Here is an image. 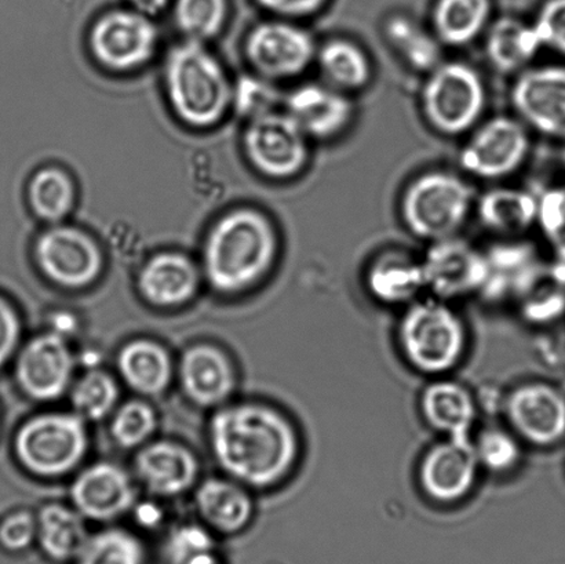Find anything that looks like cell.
Segmentation results:
<instances>
[{
  "instance_id": "cell-1",
  "label": "cell",
  "mask_w": 565,
  "mask_h": 564,
  "mask_svg": "<svg viewBox=\"0 0 565 564\" xmlns=\"http://www.w3.org/2000/svg\"><path fill=\"white\" fill-rule=\"evenodd\" d=\"M209 440L220 468L245 488H274L288 478L301 455L296 425L263 403L221 406L210 422Z\"/></svg>"
},
{
  "instance_id": "cell-2",
  "label": "cell",
  "mask_w": 565,
  "mask_h": 564,
  "mask_svg": "<svg viewBox=\"0 0 565 564\" xmlns=\"http://www.w3.org/2000/svg\"><path fill=\"white\" fill-rule=\"evenodd\" d=\"M279 246L278 231L262 210H230L214 221L204 237L202 273L221 295H241L273 270Z\"/></svg>"
},
{
  "instance_id": "cell-3",
  "label": "cell",
  "mask_w": 565,
  "mask_h": 564,
  "mask_svg": "<svg viewBox=\"0 0 565 564\" xmlns=\"http://www.w3.org/2000/svg\"><path fill=\"white\" fill-rule=\"evenodd\" d=\"M163 85L171 110L192 129L218 125L232 108V82L204 43L185 41L170 50Z\"/></svg>"
},
{
  "instance_id": "cell-4",
  "label": "cell",
  "mask_w": 565,
  "mask_h": 564,
  "mask_svg": "<svg viewBox=\"0 0 565 564\" xmlns=\"http://www.w3.org/2000/svg\"><path fill=\"white\" fill-rule=\"evenodd\" d=\"M397 341L409 366L439 379L462 362L468 330L461 315L448 301L435 296L418 298L402 315Z\"/></svg>"
},
{
  "instance_id": "cell-5",
  "label": "cell",
  "mask_w": 565,
  "mask_h": 564,
  "mask_svg": "<svg viewBox=\"0 0 565 564\" xmlns=\"http://www.w3.org/2000/svg\"><path fill=\"white\" fill-rule=\"evenodd\" d=\"M472 187L450 171H428L403 192L401 215L409 234L429 243L457 236L475 207Z\"/></svg>"
},
{
  "instance_id": "cell-6",
  "label": "cell",
  "mask_w": 565,
  "mask_h": 564,
  "mask_svg": "<svg viewBox=\"0 0 565 564\" xmlns=\"http://www.w3.org/2000/svg\"><path fill=\"white\" fill-rule=\"evenodd\" d=\"M487 105L483 77L462 61H443L430 71L420 107L431 129L446 137L468 135L480 125Z\"/></svg>"
},
{
  "instance_id": "cell-7",
  "label": "cell",
  "mask_w": 565,
  "mask_h": 564,
  "mask_svg": "<svg viewBox=\"0 0 565 564\" xmlns=\"http://www.w3.org/2000/svg\"><path fill=\"white\" fill-rule=\"evenodd\" d=\"M88 449L86 422L76 413L52 412L26 419L17 430V460L39 478H60L74 471Z\"/></svg>"
},
{
  "instance_id": "cell-8",
  "label": "cell",
  "mask_w": 565,
  "mask_h": 564,
  "mask_svg": "<svg viewBox=\"0 0 565 564\" xmlns=\"http://www.w3.org/2000/svg\"><path fill=\"white\" fill-rule=\"evenodd\" d=\"M158 44L159 31L153 19L131 8L105 11L88 33L93 58L104 70L119 74L147 65Z\"/></svg>"
},
{
  "instance_id": "cell-9",
  "label": "cell",
  "mask_w": 565,
  "mask_h": 564,
  "mask_svg": "<svg viewBox=\"0 0 565 564\" xmlns=\"http://www.w3.org/2000/svg\"><path fill=\"white\" fill-rule=\"evenodd\" d=\"M243 149L258 174L276 181L301 174L309 160V138L285 110L247 120Z\"/></svg>"
},
{
  "instance_id": "cell-10",
  "label": "cell",
  "mask_w": 565,
  "mask_h": 564,
  "mask_svg": "<svg viewBox=\"0 0 565 564\" xmlns=\"http://www.w3.org/2000/svg\"><path fill=\"white\" fill-rule=\"evenodd\" d=\"M316 46L310 32L291 20L259 22L247 33L245 54L254 74L269 82L296 79L315 64Z\"/></svg>"
},
{
  "instance_id": "cell-11",
  "label": "cell",
  "mask_w": 565,
  "mask_h": 564,
  "mask_svg": "<svg viewBox=\"0 0 565 564\" xmlns=\"http://www.w3.org/2000/svg\"><path fill=\"white\" fill-rule=\"evenodd\" d=\"M35 262L44 278L68 290L92 286L104 268L98 243L86 231L63 223L50 225L38 237Z\"/></svg>"
},
{
  "instance_id": "cell-12",
  "label": "cell",
  "mask_w": 565,
  "mask_h": 564,
  "mask_svg": "<svg viewBox=\"0 0 565 564\" xmlns=\"http://www.w3.org/2000/svg\"><path fill=\"white\" fill-rule=\"evenodd\" d=\"M530 151L527 126L519 118L495 116L475 127L459 153V163L476 179L502 180L523 168Z\"/></svg>"
},
{
  "instance_id": "cell-13",
  "label": "cell",
  "mask_w": 565,
  "mask_h": 564,
  "mask_svg": "<svg viewBox=\"0 0 565 564\" xmlns=\"http://www.w3.org/2000/svg\"><path fill=\"white\" fill-rule=\"evenodd\" d=\"M511 102L529 130L565 143V65L531 66L520 72Z\"/></svg>"
},
{
  "instance_id": "cell-14",
  "label": "cell",
  "mask_w": 565,
  "mask_h": 564,
  "mask_svg": "<svg viewBox=\"0 0 565 564\" xmlns=\"http://www.w3.org/2000/svg\"><path fill=\"white\" fill-rule=\"evenodd\" d=\"M75 358L68 342L57 331L39 334L21 348L14 374L28 397L53 402L71 390Z\"/></svg>"
},
{
  "instance_id": "cell-15",
  "label": "cell",
  "mask_w": 565,
  "mask_h": 564,
  "mask_svg": "<svg viewBox=\"0 0 565 564\" xmlns=\"http://www.w3.org/2000/svg\"><path fill=\"white\" fill-rule=\"evenodd\" d=\"M509 428L535 447H555L565 439V395L557 386L534 381L516 386L505 400Z\"/></svg>"
},
{
  "instance_id": "cell-16",
  "label": "cell",
  "mask_w": 565,
  "mask_h": 564,
  "mask_svg": "<svg viewBox=\"0 0 565 564\" xmlns=\"http://www.w3.org/2000/svg\"><path fill=\"white\" fill-rule=\"evenodd\" d=\"M420 262L426 289L446 301L483 290L489 278L487 254L458 236L430 243Z\"/></svg>"
},
{
  "instance_id": "cell-17",
  "label": "cell",
  "mask_w": 565,
  "mask_h": 564,
  "mask_svg": "<svg viewBox=\"0 0 565 564\" xmlns=\"http://www.w3.org/2000/svg\"><path fill=\"white\" fill-rule=\"evenodd\" d=\"M480 471L472 439L445 438L420 458L419 488L437 504H456L472 493Z\"/></svg>"
},
{
  "instance_id": "cell-18",
  "label": "cell",
  "mask_w": 565,
  "mask_h": 564,
  "mask_svg": "<svg viewBox=\"0 0 565 564\" xmlns=\"http://www.w3.org/2000/svg\"><path fill=\"white\" fill-rule=\"evenodd\" d=\"M71 501L86 521L113 522L135 506L136 488L126 469L96 462L83 469L71 486Z\"/></svg>"
},
{
  "instance_id": "cell-19",
  "label": "cell",
  "mask_w": 565,
  "mask_h": 564,
  "mask_svg": "<svg viewBox=\"0 0 565 564\" xmlns=\"http://www.w3.org/2000/svg\"><path fill=\"white\" fill-rule=\"evenodd\" d=\"M282 105L309 140L326 141L342 135L354 114L351 97L321 81L297 86Z\"/></svg>"
},
{
  "instance_id": "cell-20",
  "label": "cell",
  "mask_w": 565,
  "mask_h": 564,
  "mask_svg": "<svg viewBox=\"0 0 565 564\" xmlns=\"http://www.w3.org/2000/svg\"><path fill=\"white\" fill-rule=\"evenodd\" d=\"M179 381L188 400L201 407L226 405L236 386L234 364L223 350L207 342L182 353Z\"/></svg>"
},
{
  "instance_id": "cell-21",
  "label": "cell",
  "mask_w": 565,
  "mask_h": 564,
  "mask_svg": "<svg viewBox=\"0 0 565 564\" xmlns=\"http://www.w3.org/2000/svg\"><path fill=\"white\" fill-rule=\"evenodd\" d=\"M135 472L149 493L174 499L196 485L199 462L191 450L175 441H148L137 453Z\"/></svg>"
},
{
  "instance_id": "cell-22",
  "label": "cell",
  "mask_w": 565,
  "mask_h": 564,
  "mask_svg": "<svg viewBox=\"0 0 565 564\" xmlns=\"http://www.w3.org/2000/svg\"><path fill=\"white\" fill-rule=\"evenodd\" d=\"M201 273L196 264L179 252H163L148 259L138 274V291L151 306L171 309L192 300Z\"/></svg>"
},
{
  "instance_id": "cell-23",
  "label": "cell",
  "mask_w": 565,
  "mask_h": 564,
  "mask_svg": "<svg viewBox=\"0 0 565 564\" xmlns=\"http://www.w3.org/2000/svg\"><path fill=\"white\" fill-rule=\"evenodd\" d=\"M420 414L431 428L446 438L469 440L478 405L467 386L447 379H435L423 391Z\"/></svg>"
},
{
  "instance_id": "cell-24",
  "label": "cell",
  "mask_w": 565,
  "mask_h": 564,
  "mask_svg": "<svg viewBox=\"0 0 565 564\" xmlns=\"http://www.w3.org/2000/svg\"><path fill=\"white\" fill-rule=\"evenodd\" d=\"M195 504L204 526L225 535L241 533L254 515L252 496L231 478L204 480L196 490Z\"/></svg>"
},
{
  "instance_id": "cell-25",
  "label": "cell",
  "mask_w": 565,
  "mask_h": 564,
  "mask_svg": "<svg viewBox=\"0 0 565 564\" xmlns=\"http://www.w3.org/2000/svg\"><path fill=\"white\" fill-rule=\"evenodd\" d=\"M365 286L376 301L407 307L426 289L423 262L407 253H382L370 264Z\"/></svg>"
},
{
  "instance_id": "cell-26",
  "label": "cell",
  "mask_w": 565,
  "mask_h": 564,
  "mask_svg": "<svg viewBox=\"0 0 565 564\" xmlns=\"http://www.w3.org/2000/svg\"><path fill=\"white\" fill-rule=\"evenodd\" d=\"M118 370L130 390L149 397L162 395L173 379L169 352L152 340L127 342L118 355Z\"/></svg>"
},
{
  "instance_id": "cell-27",
  "label": "cell",
  "mask_w": 565,
  "mask_h": 564,
  "mask_svg": "<svg viewBox=\"0 0 565 564\" xmlns=\"http://www.w3.org/2000/svg\"><path fill=\"white\" fill-rule=\"evenodd\" d=\"M480 224L492 234H523L536 224L539 198L520 188H492L475 203Z\"/></svg>"
},
{
  "instance_id": "cell-28",
  "label": "cell",
  "mask_w": 565,
  "mask_h": 564,
  "mask_svg": "<svg viewBox=\"0 0 565 564\" xmlns=\"http://www.w3.org/2000/svg\"><path fill=\"white\" fill-rule=\"evenodd\" d=\"M542 50L533 24L514 17L491 22L486 31V55L501 74H516L531 64Z\"/></svg>"
},
{
  "instance_id": "cell-29",
  "label": "cell",
  "mask_w": 565,
  "mask_h": 564,
  "mask_svg": "<svg viewBox=\"0 0 565 564\" xmlns=\"http://www.w3.org/2000/svg\"><path fill=\"white\" fill-rule=\"evenodd\" d=\"M36 543L55 563H74L88 539L86 519L74 507L50 504L36 515Z\"/></svg>"
},
{
  "instance_id": "cell-30",
  "label": "cell",
  "mask_w": 565,
  "mask_h": 564,
  "mask_svg": "<svg viewBox=\"0 0 565 564\" xmlns=\"http://www.w3.org/2000/svg\"><path fill=\"white\" fill-rule=\"evenodd\" d=\"M491 14V0H436L431 10V32L443 46H469L486 33Z\"/></svg>"
},
{
  "instance_id": "cell-31",
  "label": "cell",
  "mask_w": 565,
  "mask_h": 564,
  "mask_svg": "<svg viewBox=\"0 0 565 564\" xmlns=\"http://www.w3.org/2000/svg\"><path fill=\"white\" fill-rule=\"evenodd\" d=\"M315 64L318 65L321 82L348 96L363 91L373 76L369 55L347 39H331L318 47Z\"/></svg>"
},
{
  "instance_id": "cell-32",
  "label": "cell",
  "mask_w": 565,
  "mask_h": 564,
  "mask_svg": "<svg viewBox=\"0 0 565 564\" xmlns=\"http://www.w3.org/2000/svg\"><path fill=\"white\" fill-rule=\"evenodd\" d=\"M384 32L390 46L409 68L428 75L443 63L445 46L439 39L408 17H391L386 21Z\"/></svg>"
},
{
  "instance_id": "cell-33",
  "label": "cell",
  "mask_w": 565,
  "mask_h": 564,
  "mask_svg": "<svg viewBox=\"0 0 565 564\" xmlns=\"http://www.w3.org/2000/svg\"><path fill=\"white\" fill-rule=\"evenodd\" d=\"M28 201L36 217L50 225L63 223L74 210L76 188L65 170L47 166L32 177Z\"/></svg>"
},
{
  "instance_id": "cell-34",
  "label": "cell",
  "mask_w": 565,
  "mask_h": 564,
  "mask_svg": "<svg viewBox=\"0 0 565 564\" xmlns=\"http://www.w3.org/2000/svg\"><path fill=\"white\" fill-rule=\"evenodd\" d=\"M146 545L135 533L109 528L88 535L74 564H147Z\"/></svg>"
},
{
  "instance_id": "cell-35",
  "label": "cell",
  "mask_w": 565,
  "mask_h": 564,
  "mask_svg": "<svg viewBox=\"0 0 565 564\" xmlns=\"http://www.w3.org/2000/svg\"><path fill=\"white\" fill-rule=\"evenodd\" d=\"M119 386L113 375L92 370L71 386V405L86 423L102 422L116 411Z\"/></svg>"
},
{
  "instance_id": "cell-36",
  "label": "cell",
  "mask_w": 565,
  "mask_h": 564,
  "mask_svg": "<svg viewBox=\"0 0 565 564\" xmlns=\"http://www.w3.org/2000/svg\"><path fill=\"white\" fill-rule=\"evenodd\" d=\"M173 19L186 41L206 43L223 31L228 0H174Z\"/></svg>"
},
{
  "instance_id": "cell-37",
  "label": "cell",
  "mask_w": 565,
  "mask_h": 564,
  "mask_svg": "<svg viewBox=\"0 0 565 564\" xmlns=\"http://www.w3.org/2000/svg\"><path fill=\"white\" fill-rule=\"evenodd\" d=\"M481 469L490 473L507 475L523 460V441L511 428L490 427L472 440Z\"/></svg>"
},
{
  "instance_id": "cell-38",
  "label": "cell",
  "mask_w": 565,
  "mask_h": 564,
  "mask_svg": "<svg viewBox=\"0 0 565 564\" xmlns=\"http://www.w3.org/2000/svg\"><path fill=\"white\" fill-rule=\"evenodd\" d=\"M158 427L157 413L143 401H130L116 407L110 422V436L121 449H140Z\"/></svg>"
},
{
  "instance_id": "cell-39",
  "label": "cell",
  "mask_w": 565,
  "mask_h": 564,
  "mask_svg": "<svg viewBox=\"0 0 565 564\" xmlns=\"http://www.w3.org/2000/svg\"><path fill=\"white\" fill-rule=\"evenodd\" d=\"M535 225L557 263L565 264V182L539 196Z\"/></svg>"
},
{
  "instance_id": "cell-40",
  "label": "cell",
  "mask_w": 565,
  "mask_h": 564,
  "mask_svg": "<svg viewBox=\"0 0 565 564\" xmlns=\"http://www.w3.org/2000/svg\"><path fill=\"white\" fill-rule=\"evenodd\" d=\"M279 103L274 82L257 74L242 76L232 88V108L246 120L273 113Z\"/></svg>"
},
{
  "instance_id": "cell-41",
  "label": "cell",
  "mask_w": 565,
  "mask_h": 564,
  "mask_svg": "<svg viewBox=\"0 0 565 564\" xmlns=\"http://www.w3.org/2000/svg\"><path fill=\"white\" fill-rule=\"evenodd\" d=\"M213 552L215 545L212 533L206 526L196 523L175 528L166 539L163 550L168 564H191Z\"/></svg>"
},
{
  "instance_id": "cell-42",
  "label": "cell",
  "mask_w": 565,
  "mask_h": 564,
  "mask_svg": "<svg viewBox=\"0 0 565 564\" xmlns=\"http://www.w3.org/2000/svg\"><path fill=\"white\" fill-rule=\"evenodd\" d=\"M531 24L542 49L565 57V0H545Z\"/></svg>"
},
{
  "instance_id": "cell-43",
  "label": "cell",
  "mask_w": 565,
  "mask_h": 564,
  "mask_svg": "<svg viewBox=\"0 0 565 564\" xmlns=\"http://www.w3.org/2000/svg\"><path fill=\"white\" fill-rule=\"evenodd\" d=\"M36 517L31 512L10 513L0 522V546L8 552L19 554L36 541Z\"/></svg>"
},
{
  "instance_id": "cell-44",
  "label": "cell",
  "mask_w": 565,
  "mask_h": 564,
  "mask_svg": "<svg viewBox=\"0 0 565 564\" xmlns=\"http://www.w3.org/2000/svg\"><path fill=\"white\" fill-rule=\"evenodd\" d=\"M21 320L15 309L0 297V369L14 355L20 344Z\"/></svg>"
},
{
  "instance_id": "cell-45",
  "label": "cell",
  "mask_w": 565,
  "mask_h": 564,
  "mask_svg": "<svg viewBox=\"0 0 565 564\" xmlns=\"http://www.w3.org/2000/svg\"><path fill=\"white\" fill-rule=\"evenodd\" d=\"M254 2L278 19L296 21L320 13L329 0H254Z\"/></svg>"
},
{
  "instance_id": "cell-46",
  "label": "cell",
  "mask_w": 565,
  "mask_h": 564,
  "mask_svg": "<svg viewBox=\"0 0 565 564\" xmlns=\"http://www.w3.org/2000/svg\"><path fill=\"white\" fill-rule=\"evenodd\" d=\"M129 8L138 11V13L146 14L148 17L159 15L163 13L166 8L171 3V0H127Z\"/></svg>"
},
{
  "instance_id": "cell-47",
  "label": "cell",
  "mask_w": 565,
  "mask_h": 564,
  "mask_svg": "<svg viewBox=\"0 0 565 564\" xmlns=\"http://www.w3.org/2000/svg\"><path fill=\"white\" fill-rule=\"evenodd\" d=\"M191 564H223V563H221L217 552H213V554L204 556V557H202V560H199Z\"/></svg>"
},
{
  "instance_id": "cell-48",
  "label": "cell",
  "mask_w": 565,
  "mask_h": 564,
  "mask_svg": "<svg viewBox=\"0 0 565 564\" xmlns=\"http://www.w3.org/2000/svg\"><path fill=\"white\" fill-rule=\"evenodd\" d=\"M562 146H563V162L565 164V143H562Z\"/></svg>"
}]
</instances>
